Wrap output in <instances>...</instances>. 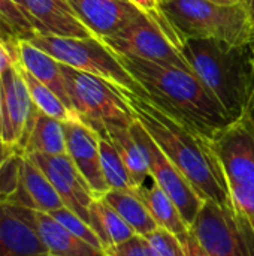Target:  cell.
Segmentation results:
<instances>
[{
	"instance_id": "obj_1",
	"label": "cell",
	"mask_w": 254,
	"mask_h": 256,
	"mask_svg": "<svg viewBox=\"0 0 254 256\" xmlns=\"http://www.w3.org/2000/svg\"><path fill=\"white\" fill-rule=\"evenodd\" d=\"M121 93L138 122L186 177L196 194L204 201H213L220 207L232 210L228 184L211 153L208 140L163 112L147 96L127 90H121Z\"/></svg>"
},
{
	"instance_id": "obj_2",
	"label": "cell",
	"mask_w": 254,
	"mask_h": 256,
	"mask_svg": "<svg viewBox=\"0 0 254 256\" xmlns=\"http://www.w3.org/2000/svg\"><path fill=\"white\" fill-rule=\"evenodd\" d=\"M118 57L145 96L195 134L211 140L231 123L220 104L192 69Z\"/></svg>"
},
{
	"instance_id": "obj_3",
	"label": "cell",
	"mask_w": 254,
	"mask_h": 256,
	"mask_svg": "<svg viewBox=\"0 0 254 256\" xmlns=\"http://www.w3.org/2000/svg\"><path fill=\"white\" fill-rule=\"evenodd\" d=\"M180 51L231 123L249 114L254 98V42L186 39Z\"/></svg>"
},
{
	"instance_id": "obj_4",
	"label": "cell",
	"mask_w": 254,
	"mask_h": 256,
	"mask_svg": "<svg viewBox=\"0 0 254 256\" xmlns=\"http://www.w3.org/2000/svg\"><path fill=\"white\" fill-rule=\"evenodd\" d=\"M160 9L181 42L186 39H219L234 45L254 42V27L244 4L160 0Z\"/></svg>"
},
{
	"instance_id": "obj_5",
	"label": "cell",
	"mask_w": 254,
	"mask_h": 256,
	"mask_svg": "<svg viewBox=\"0 0 254 256\" xmlns=\"http://www.w3.org/2000/svg\"><path fill=\"white\" fill-rule=\"evenodd\" d=\"M28 42L54 57L61 64L103 78L121 90L145 96L142 87L129 74L120 57L105 42L94 36L63 38L37 33Z\"/></svg>"
},
{
	"instance_id": "obj_6",
	"label": "cell",
	"mask_w": 254,
	"mask_h": 256,
	"mask_svg": "<svg viewBox=\"0 0 254 256\" xmlns=\"http://www.w3.org/2000/svg\"><path fill=\"white\" fill-rule=\"evenodd\" d=\"M61 72L73 111L97 135L109 126H130L135 122V114L117 86L66 64H61Z\"/></svg>"
},
{
	"instance_id": "obj_7",
	"label": "cell",
	"mask_w": 254,
	"mask_h": 256,
	"mask_svg": "<svg viewBox=\"0 0 254 256\" xmlns=\"http://www.w3.org/2000/svg\"><path fill=\"white\" fill-rule=\"evenodd\" d=\"M130 132L145 156L151 180L175 202L184 222L190 228L205 201L196 194L186 177L160 150V147L156 144V141L138 122L136 117L135 122L130 124Z\"/></svg>"
},
{
	"instance_id": "obj_8",
	"label": "cell",
	"mask_w": 254,
	"mask_h": 256,
	"mask_svg": "<svg viewBox=\"0 0 254 256\" xmlns=\"http://www.w3.org/2000/svg\"><path fill=\"white\" fill-rule=\"evenodd\" d=\"M208 146L228 189L235 184L254 189V129L249 114L217 132Z\"/></svg>"
},
{
	"instance_id": "obj_9",
	"label": "cell",
	"mask_w": 254,
	"mask_h": 256,
	"mask_svg": "<svg viewBox=\"0 0 254 256\" xmlns=\"http://www.w3.org/2000/svg\"><path fill=\"white\" fill-rule=\"evenodd\" d=\"M102 42H105L117 56L135 57L162 66L190 69L181 51L168 39L160 26L145 14L121 32L103 39Z\"/></svg>"
},
{
	"instance_id": "obj_10",
	"label": "cell",
	"mask_w": 254,
	"mask_h": 256,
	"mask_svg": "<svg viewBox=\"0 0 254 256\" xmlns=\"http://www.w3.org/2000/svg\"><path fill=\"white\" fill-rule=\"evenodd\" d=\"M3 94V142L24 153L39 110L33 104L27 86L18 70V63L0 74Z\"/></svg>"
},
{
	"instance_id": "obj_11",
	"label": "cell",
	"mask_w": 254,
	"mask_h": 256,
	"mask_svg": "<svg viewBox=\"0 0 254 256\" xmlns=\"http://www.w3.org/2000/svg\"><path fill=\"white\" fill-rule=\"evenodd\" d=\"M48 177L63 206L90 225V207L96 195L85 178L76 170L67 154L49 156L42 153H24Z\"/></svg>"
},
{
	"instance_id": "obj_12",
	"label": "cell",
	"mask_w": 254,
	"mask_h": 256,
	"mask_svg": "<svg viewBox=\"0 0 254 256\" xmlns=\"http://www.w3.org/2000/svg\"><path fill=\"white\" fill-rule=\"evenodd\" d=\"M190 231L208 256H250L231 208L205 201Z\"/></svg>"
},
{
	"instance_id": "obj_13",
	"label": "cell",
	"mask_w": 254,
	"mask_h": 256,
	"mask_svg": "<svg viewBox=\"0 0 254 256\" xmlns=\"http://www.w3.org/2000/svg\"><path fill=\"white\" fill-rule=\"evenodd\" d=\"M63 128L66 138V154L85 178L96 198H100L109 190V188L102 171L99 135L81 118L63 122Z\"/></svg>"
},
{
	"instance_id": "obj_14",
	"label": "cell",
	"mask_w": 254,
	"mask_h": 256,
	"mask_svg": "<svg viewBox=\"0 0 254 256\" xmlns=\"http://www.w3.org/2000/svg\"><path fill=\"white\" fill-rule=\"evenodd\" d=\"M88 32L103 40L144 15L129 0H67Z\"/></svg>"
},
{
	"instance_id": "obj_15",
	"label": "cell",
	"mask_w": 254,
	"mask_h": 256,
	"mask_svg": "<svg viewBox=\"0 0 254 256\" xmlns=\"http://www.w3.org/2000/svg\"><path fill=\"white\" fill-rule=\"evenodd\" d=\"M0 256H49L36 231L31 208L0 204Z\"/></svg>"
},
{
	"instance_id": "obj_16",
	"label": "cell",
	"mask_w": 254,
	"mask_h": 256,
	"mask_svg": "<svg viewBox=\"0 0 254 256\" xmlns=\"http://www.w3.org/2000/svg\"><path fill=\"white\" fill-rule=\"evenodd\" d=\"M22 10L39 34L91 38L67 0H22Z\"/></svg>"
},
{
	"instance_id": "obj_17",
	"label": "cell",
	"mask_w": 254,
	"mask_h": 256,
	"mask_svg": "<svg viewBox=\"0 0 254 256\" xmlns=\"http://www.w3.org/2000/svg\"><path fill=\"white\" fill-rule=\"evenodd\" d=\"M12 204L43 213H52L64 207L48 177L24 153L19 164V190Z\"/></svg>"
},
{
	"instance_id": "obj_18",
	"label": "cell",
	"mask_w": 254,
	"mask_h": 256,
	"mask_svg": "<svg viewBox=\"0 0 254 256\" xmlns=\"http://www.w3.org/2000/svg\"><path fill=\"white\" fill-rule=\"evenodd\" d=\"M36 231L49 256H106L60 225L51 214L31 210Z\"/></svg>"
},
{
	"instance_id": "obj_19",
	"label": "cell",
	"mask_w": 254,
	"mask_h": 256,
	"mask_svg": "<svg viewBox=\"0 0 254 256\" xmlns=\"http://www.w3.org/2000/svg\"><path fill=\"white\" fill-rule=\"evenodd\" d=\"M18 52H19L21 66L25 70H28L36 80L45 84L49 90H52L64 102V105L73 111L67 90H66V82H64V76L61 72V63L57 62L49 54H46L45 51L31 45L28 40L19 42Z\"/></svg>"
},
{
	"instance_id": "obj_20",
	"label": "cell",
	"mask_w": 254,
	"mask_h": 256,
	"mask_svg": "<svg viewBox=\"0 0 254 256\" xmlns=\"http://www.w3.org/2000/svg\"><path fill=\"white\" fill-rule=\"evenodd\" d=\"M138 195L147 206L156 225L172 236H175L183 244L187 243L190 237V228L184 222L175 202L151 180V183L136 189Z\"/></svg>"
},
{
	"instance_id": "obj_21",
	"label": "cell",
	"mask_w": 254,
	"mask_h": 256,
	"mask_svg": "<svg viewBox=\"0 0 254 256\" xmlns=\"http://www.w3.org/2000/svg\"><path fill=\"white\" fill-rule=\"evenodd\" d=\"M100 198L121 216L136 236L147 237L159 228L136 190H108Z\"/></svg>"
},
{
	"instance_id": "obj_22",
	"label": "cell",
	"mask_w": 254,
	"mask_h": 256,
	"mask_svg": "<svg viewBox=\"0 0 254 256\" xmlns=\"http://www.w3.org/2000/svg\"><path fill=\"white\" fill-rule=\"evenodd\" d=\"M100 135H108V138L112 141V144L118 150L129 171L133 190L148 184V180H151L150 168L139 144L135 141L130 132V126H109Z\"/></svg>"
},
{
	"instance_id": "obj_23",
	"label": "cell",
	"mask_w": 254,
	"mask_h": 256,
	"mask_svg": "<svg viewBox=\"0 0 254 256\" xmlns=\"http://www.w3.org/2000/svg\"><path fill=\"white\" fill-rule=\"evenodd\" d=\"M90 226L97 234L105 250L136 236L121 216L102 198H96L90 207Z\"/></svg>"
},
{
	"instance_id": "obj_24",
	"label": "cell",
	"mask_w": 254,
	"mask_h": 256,
	"mask_svg": "<svg viewBox=\"0 0 254 256\" xmlns=\"http://www.w3.org/2000/svg\"><path fill=\"white\" fill-rule=\"evenodd\" d=\"M24 153H42L49 156L66 154L63 122L39 111Z\"/></svg>"
},
{
	"instance_id": "obj_25",
	"label": "cell",
	"mask_w": 254,
	"mask_h": 256,
	"mask_svg": "<svg viewBox=\"0 0 254 256\" xmlns=\"http://www.w3.org/2000/svg\"><path fill=\"white\" fill-rule=\"evenodd\" d=\"M18 70L27 86V90H28V94H30L33 104L36 105V108L40 112H43L55 120H60V122H70V120L79 118L76 116V112L72 111L70 108H67L64 105V102L52 90H49L45 84H42L39 80H36L28 70H25L19 62H18Z\"/></svg>"
},
{
	"instance_id": "obj_26",
	"label": "cell",
	"mask_w": 254,
	"mask_h": 256,
	"mask_svg": "<svg viewBox=\"0 0 254 256\" xmlns=\"http://www.w3.org/2000/svg\"><path fill=\"white\" fill-rule=\"evenodd\" d=\"M37 34L34 26L22 9L12 0H0V38L16 46L21 40H30Z\"/></svg>"
},
{
	"instance_id": "obj_27",
	"label": "cell",
	"mask_w": 254,
	"mask_h": 256,
	"mask_svg": "<svg viewBox=\"0 0 254 256\" xmlns=\"http://www.w3.org/2000/svg\"><path fill=\"white\" fill-rule=\"evenodd\" d=\"M232 214L247 246L250 256H254V189L246 186H229Z\"/></svg>"
},
{
	"instance_id": "obj_28",
	"label": "cell",
	"mask_w": 254,
	"mask_h": 256,
	"mask_svg": "<svg viewBox=\"0 0 254 256\" xmlns=\"http://www.w3.org/2000/svg\"><path fill=\"white\" fill-rule=\"evenodd\" d=\"M99 150H100V164L105 182L109 190H130L133 189L129 171L112 144L108 135H99Z\"/></svg>"
},
{
	"instance_id": "obj_29",
	"label": "cell",
	"mask_w": 254,
	"mask_h": 256,
	"mask_svg": "<svg viewBox=\"0 0 254 256\" xmlns=\"http://www.w3.org/2000/svg\"><path fill=\"white\" fill-rule=\"evenodd\" d=\"M48 214H51L60 225H63L67 231H70V232H72L73 236H76L78 238H81V240H84L85 243L91 244L93 248H96V249L105 252V249H103V246H102V242L99 240V237H97V234L93 231V228H91L87 222H84L79 216H76L73 212H70L69 208L63 207V208L55 210V212L48 213Z\"/></svg>"
},
{
	"instance_id": "obj_30",
	"label": "cell",
	"mask_w": 254,
	"mask_h": 256,
	"mask_svg": "<svg viewBox=\"0 0 254 256\" xmlns=\"http://www.w3.org/2000/svg\"><path fill=\"white\" fill-rule=\"evenodd\" d=\"M156 256H186V246L171 232L157 228L145 237Z\"/></svg>"
},
{
	"instance_id": "obj_31",
	"label": "cell",
	"mask_w": 254,
	"mask_h": 256,
	"mask_svg": "<svg viewBox=\"0 0 254 256\" xmlns=\"http://www.w3.org/2000/svg\"><path fill=\"white\" fill-rule=\"evenodd\" d=\"M106 256H156L145 237L135 236L130 240L105 250Z\"/></svg>"
},
{
	"instance_id": "obj_32",
	"label": "cell",
	"mask_w": 254,
	"mask_h": 256,
	"mask_svg": "<svg viewBox=\"0 0 254 256\" xmlns=\"http://www.w3.org/2000/svg\"><path fill=\"white\" fill-rule=\"evenodd\" d=\"M19 62V52L16 46L9 45L4 39L0 38V74L6 68Z\"/></svg>"
},
{
	"instance_id": "obj_33",
	"label": "cell",
	"mask_w": 254,
	"mask_h": 256,
	"mask_svg": "<svg viewBox=\"0 0 254 256\" xmlns=\"http://www.w3.org/2000/svg\"><path fill=\"white\" fill-rule=\"evenodd\" d=\"M184 246H186V256H208L205 254V250L202 249V246L198 243V240L195 238L193 234H190V237Z\"/></svg>"
},
{
	"instance_id": "obj_34",
	"label": "cell",
	"mask_w": 254,
	"mask_h": 256,
	"mask_svg": "<svg viewBox=\"0 0 254 256\" xmlns=\"http://www.w3.org/2000/svg\"><path fill=\"white\" fill-rule=\"evenodd\" d=\"M13 152V148H10V147H7L4 142H3V140H1V136H0V166H1V164L9 158V154Z\"/></svg>"
},
{
	"instance_id": "obj_35",
	"label": "cell",
	"mask_w": 254,
	"mask_h": 256,
	"mask_svg": "<svg viewBox=\"0 0 254 256\" xmlns=\"http://www.w3.org/2000/svg\"><path fill=\"white\" fill-rule=\"evenodd\" d=\"M3 130V94H1V80H0V136Z\"/></svg>"
},
{
	"instance_id": "obj_36",
	"label": "cell",
	"mask_w": 254,
	"mask_h": 256,
	"mask_svg": "<svg viewBox=\"0 0 254 256\" xmlns=\"http://www.w3.org/2000/svg\"><path fill=\"white\" fill-rule=\"evenodd\" d=\"M217 2L222 4H244V6H247L249 0H217Z\"/></svg>"
},
{
	"instance_id": "obj_37",
	"label": "cell",
	"mask_w": 254,
	"mask_h": 256,
	"mask_svg": "<svg viewBox=\"0 0 254 256\" xmlns=\"http://www.w3.org/2000/svg\"><path fill=\"white\" fill-rule=\"evenodd\" d=\"M247 9H249V15H250V20H252V24L254 27V0L247 2Z\"/></svg>"
},
{
	"instance_id": "obj_38",
	"label": "cell",
	"mask_w": 254,
	"mask_h": 256,
	"mask_svg": "<svg viewBox=\"0 0 254 256\" xmlns=\"http://www.w3.org/2000/svg\"><path fill=\"white\" fill-rule=\"evenodd\" d=\"M249 117H250V122H252L253 129H254V98H253V102H252V106H250V110H249Z\"/></svg>"
},
{
	"instance_id": "obj_39",
	"label": "cell",
	"mask_w": 254,
	"mask_h": 256,
	"mask_svg": "<svg viewBox=\"0 0 254 256\" xmlns=\"http://www.w3.org/2000/svg\"><path fill=\"white\" fill-rule=\"evenodd\" d=\"M12 2H15V3H16V4H18L21 9H22V0H12ZM22 12H24V10H22Z\"/></svg>"
},
{
	"instance_id": "obj_40",
	"label": "cell",
	"mask_w": 254,
	"mask_h": 256,
	"mask_svg": "<svg viewBox=\"0 0 254 256\" xmlns=\"http://www.w3.org/2000/svg\"><path fill=\"white\" fill-rule=\"evenodd\" d=\"M214 2H217V0H214ZM217 3H219V2H217Z\"/></svg>"
}]
</instances>
